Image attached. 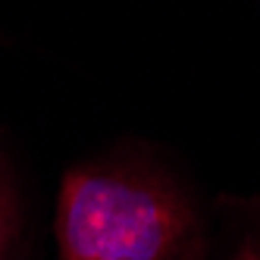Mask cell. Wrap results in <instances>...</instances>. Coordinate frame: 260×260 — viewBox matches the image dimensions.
I'll return each mask as SVG.
<instances>
[{
  "label": "cell",
  "instance_id": "cell-1",
  "mask_svg": "<svg viewBox=\"0 0 260 260\" xmlns=\"http://www.w3.org/2000/svg\"><path fill=\"white\" fill-rule=\"evenodd\" d=\"M60 260H207L210 238L191 191L141 163H88L63 176Z\"/></svg>",
  "mask_w": 260,
  "mask_h": 260
},
{
  "label": "cell",
  "instance_id": "cell-3",
  "mask_svg": "<svg viewBox=\"0 0 260 260\" xmlns=\"http://www.w3.org/2000/svg\"><path fill=\"white\" fill-rule=\"evenodd\" d=\"M219 260H260V213L229 216Z\"/></svg>",
  "mask_w": 260,
  "mask_h": 260
},
{
  "label": "cell",
  "instance_id": "cell-2",
  "mask_svg": "<svg viewBox=\"0 0 260 260\" xmlns=\"http://www.w3.org/2000/svg\"><path fill=\"white\" fill-rule=\"evenodd\" d=\"M19 248H22V210L7 170L0 166V260H19Z\"/></svg>",
  "mask_w": 260,
  "mask_h": 260
}]
</instances>
